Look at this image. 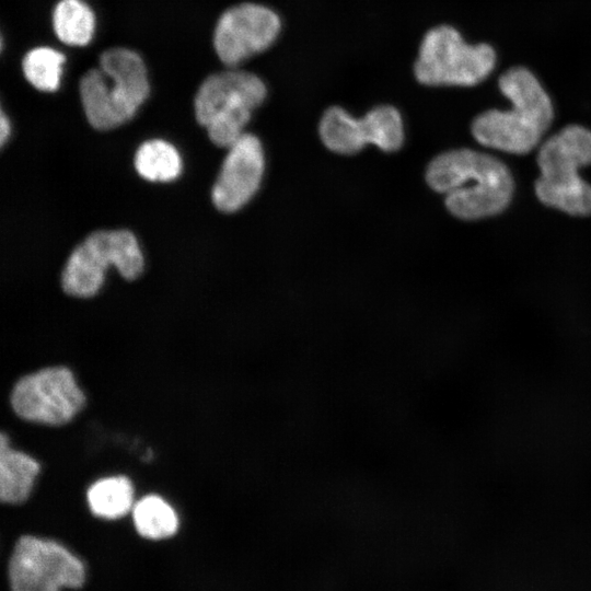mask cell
Wrapping results in <instances>:
<instances>
[{
    "mask_svg": "<svg viewBox=\"0 0 591 591\" xmlns=\"http://www.w3.org/2000/svg\"><path fill=\"white\" fill-rule=\"evenodd\" d=\"M498 88L510 108L478 114L472 123V135L485 147L525 154L538 144L553 121L551 96L536 74L521 65L501 72Z\"/></svg>",
    "mask_w": 591,
    "mask_h": 591,
    "instance_id": "cell-1",
    "label": "cell"
},
{
    "mask_svg": "<svg viewBox=\"0 0 591 591\" xmlns=\"http://www.w3.org/2000/svg\"><path fill=\"white\" fill-rule=\"evenodd\" d=\"M428 185L445 194L449 211L463 220L495 216L511 201L514 183L508 167L495 157L470 149L436 157L426 172Z\"/></svg>",
    "mask_w": 591,
    "mask_h": 591,
    "instance_id": "cell-2",
    "label": "cell"
},
{
    "mask_svg": "<svg viewBox=\"0 0 591 591\" xmlns=\"http://www.w3.org/2000/svg\"><path fill=\"white\" fill-rule=\"evenodd\" d=\"M149 90L144 62L137 53L124 47L105 50L100 67L86 71L79 83L85 116L100 130L128 121L148 97Z\"/></svg>",
    "mask_w": 591,
    "mask_h": 591,
    "instance_id": "cell-3",
    "label": "cell"
},
{
    "mask_svg": "<svg viewBox=\"0 0 591 591\" xmlns=\"http://www.w3.org/2000/svg\"><path fill=\"white\" fill-rule=\"evenodd\" d=\"M591 164V130L571 124L548 138L537 153L540 201L575 217L591 215V186L579 170Z\"/></svg>",
    "mask_w": 591,
    "mask_h": 591,
    "instance_id": "cell-4",
    "label": "cell"
},
{
    "mask_svg": "<svg viewBox=\"0 0 591 591\" xmlns=\"http://www.w3.org/2000/svg\"><path fill=\"white\" fill-rule=\"evenodd\" d=\"M498 54L486 42L468 43L453 26L430 28L414 63L417 81L430 86H475L496 69Z\"/></svg>",
    "mask_w": 591,
    "mask_h": 591,
    "instance_id": "cell-5",
    "label": "cell"
},
{
    "mask_svg": "<svg viewBox=\"0 0 591 591\" xmlns=\"http://www.w3.org/2000/svg\"><path fill=\"white\" fill-rule=\"evenodd\" d=\"M266 94L265 83L252 72L233 69L215 73L195 95V116L216 146L230 148L245 134L252 112Z\"/></svg>",
    "mask_w": 591,
    "mask_h": 591,
    "instance_id": "cell-6",
    "label": "cell"
},
{
    "mask_svg": "<svg viewBox=\"0 0 591 591\" xmlns=\"http://www.w3.org/2000/svg\"><path fill=\"white\" fill-rule=\"evenodd\" d=\"M143 264L130 231H94L71 252L61 274V286L69 296L90 298L103 285L108 266H115L121 277L132 280L142 273Z\"/></svg>",
    "mask_w": 591,
    "mask_h": 591,
    "instance_id": "cell-7",
    "label": "cell"
},
{
    "mask_svg": "<svg viewBox=\"0 0 591 591\" xmlns=\"http://www.w3.org/2000/svg\"><path fill=\"white\" fill-rule=\"evenodd\" d=\"M9 581L11 591L78 589L85 581V567L60 543L23 535L10 557Z\"/></svg>",
    "mask_w": 591,
    "mask_h": 591,
    "instance_id": "cell-8",
    "label": "cell"
},
{
    "mask_svg": "<svg viewBox=\"0 0 591 591\" xmlns=\"http://www.w3.org/2000/svg\"><path fill=\"white\" fill-rule=\"evenodd\" d=\"M11 406L22 419L47 426L71 421L86 398L72 371L48 367L24 375L11 391Z\"/></svg>",
    "mask_w": 591,
    "mask_h": 591,
    "instance_id": "cell-9",
    "label": "cell"
},
{
    "mask_svg": "<svg viewBox=\"0 0 591 591\" xmlns=\"http://www.w3.org/2000/svg\"><path fill=\"white\" fill-rule=\"evenodd\" d=\"M280 28V19L271 9L258 3H240L220 15L213 32V47L225 66L235 67L270 47Z\"/></svg>",
    "mask_w": 591,
    "mask_h": 591,
    "instance_id": "cell-10",
    "label": "cell"
},
{
    "mask_svg": "<svg viewBox=\"0 0 591 591\" xmlns=\"http://www.w3.org/2000/svg\"><path fill=\"white\" fill-rule=\"evenodd\" d=\"M211 192L212 202L223 212L241 209L257 192L265 167L259 139L243 134L230 148Z\"/></svg>",
    "mask_w": 591,
    "mask_h": 591,
    "instance_id": "cell-11",
    "label": "cell"
},
{
    "mask_svg": "<svg viewBox=\"0 0 591 591\" xmlns=\"http://www.w3.org/2000/svg\"><path fill=\"white\" fill-rule=\"evenodd\" d=\"M40 464L30 454L12 447L4 432L0 437V499L4 503L19 505L33 491Z\"/></svg>",
    "mask_w": 591,
    "mask_h": 591,
    "instance_id": "cell-12",
    "label": "cell"
},
{
    "mask_svg": "<svg viewBox=\"0 0 591 591\" xmlns=\"http://www.w3.org/2000/svg\"><path fill=\"white\" fill-rule=\"evenodd\" d=\"M91 512L102 519L115 520L129 513L135 505L132 482L125 475L100 478L86 490Z\"/></svg>",
    "mask_w": 591,
    "mask_h": 591,
    "instance_id": "cell-13",
    "label": "cell"
},
{
    "mask_svg": "<svg viewBox=\"0 0 591 591\" xmlns=\"http://www.w3.org/2000/svg\"><path fill=\"white\" fill-rule=\"evenodd\" d=\"M323 143L338 154H354L368 143L362 118H355L339 106L329 107L318 127Z\"/></svg>",
    "mask_w": 591,
    "mask_h": 591,
    "instance_id": "cell-14",
    "label": "cell"
},
{
    "mask_svg": "<svg viewBox=\"0 0 591 591\" xmlns=\"http://www.w3.org/2000/svg\"><path fill=\"white\" fill-rule=\"evenodd\" d=\"M131 512L135 529L144 538L164 540L173 536L178 529L176 511L157 494L141 497Z\"/></svg>",
    "mask_w": 591,
    "mask_h": 591,
    "instance_id": "cell-15",
    "label": "cell"
},
{
    "mask_svg": "<svg viewBox=\"0 0 591 591\" xmlns=\"http://www.w3.org/2000/svg\"><path fill=\"white\" fill-rule=\"evenodd\" d=\"M53 27L62 43L84 46L94 35L95 16L81 0H60L53 12Z\"/></svg>",
    "mask_w": 591,
    "mask_h": 591,
    "instance_id": "cell-16",
    "label": "cell"
},
{
    "mask_svg": "<svg viewBox=\"0 0 591 591\" xmlns=\"http://www.w3.org/2000/svg\"><path fill=\"white\" fill-rule=\"evenodd\" d=\"M135 167L140 176L151 182H170L182 170L177 150L169 142L153 139L143 142L135 154Z\"/></svg>",
    "mask_w": 591,
    "mask_h": 591,
    "instance_id": "cell-17",
    "label": "cell"
},
{
    "mask_svg": "<svg viewBox=\"0 0 591 591\" xmlns=\"http://www.w3.org/2000/svg\"><path fill=\"white\" fill-rule=\"evenodd\" d=\"M65 56L50 47H36L27 51L22 60L26 80L37 90L54 92L60 85Z\"/></svg>",
    "mask_w": 591,
    "mask_h": 591,
    "instance_id": "cell-18",
    "label": "cell"
},
{
    "mask_svg": "<svg viewBox=\"0 0 591 591\" xmlns=\"http://www.w3.org/2000/svg\"><path fill=\"white\" fill-rule=\"evenodd\" d=\"M362 118L367 129L368 143H372L385 152H393L401 148L404 128L401 114L395 107L376 106Z\"/></svg>",
    "mask_w": 591,
    "mask_h": 591,
    "instance_id": "cell-19",
    "label": "cell"
},
{
    "mask_svg": "<svg viewBox=\"0 0 591 591\" xmlns=\"http://www.w3.org/2000/svg\"><path fill=\"white\" fill-rule=\"evenodd\" d=\"M10 120L7 117L5 113L1 111L0 113V144L3 146L10 136Z\"/></svg>",
    "mask_w": 591,
    "mask_h": 591,
    "instance_id": "cell-20",
    "label": "cell"
}]
</instances>
